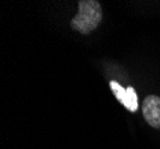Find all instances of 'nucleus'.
<instances>
[{
    "label": "nucleus",
    "mask_w": 160,
    "mask_h": 149,
    "mask_svg": "<svg viewBox=\"0 0 160 149\" xmlns=\"http://www.w3.org/2000/svg\"><path fill=\"white\" fill-rule=\"evenodd\" d=\"M78 13L71 21V26L80 34L93 31L103 19V11L97 0H80Z\"/></svg>",
    "instance_id": "nucleus-1"
},
{
    "label": "nucleus",
    "mask_w": 160,
    "mask_h": 149,
    "mask_svg": "<svg viewBox=\"0 0 160 149\" xmlns=\"http://www.w3.org/2000/svg\"><path fill=\"white\" fill-rule=\"evenodd\" d=\"M142 115L146 122L155 129H160V97L147 95L142 103Z\"/></svg>",
    "instance_id": "nucleus-2"
},
{
    "label": "nucleus",
    "mask_w": 160,
    "mask_h": 149,
    "mask_svg": "<svg viewBox=\"0 0 160 149\" xmlns=\"http://www.w3.org/2000/svg\"><path fill=\"white\" fill-rule=\"evenodd\" d=\"M110 88L112 91L115 97L117 98V100L123 104L126 108L130 112H135L138 110V95L132 86L128 88H123L118 82L110 81Z\"/></svg>",
    "instance_id": "nucleus-3"
}]
</instances>
